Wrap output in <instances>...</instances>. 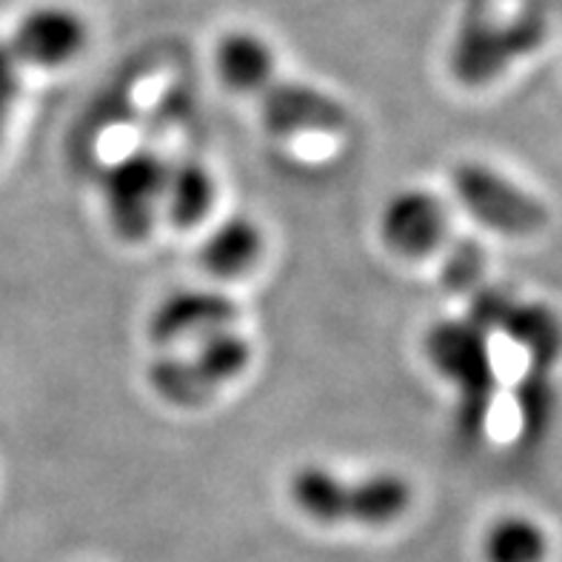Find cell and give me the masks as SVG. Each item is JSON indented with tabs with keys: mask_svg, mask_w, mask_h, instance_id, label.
I'll return each instance as SVG.
<instances>
[{
	"mask_svg": "<svg viewBox=\"0 0 562 562\" xmlns=\"http://www.w3.org/2000/svg\"><path fill=\"white\" fill-rule=\"evenodd\" d=\"M292 503L321 526L383 528L412 508L414 488L397 471L342 480L326 465H300L289 483Z\"/></svg>",
	"mask_w": 562,
	"mask_h": 562,
	"instance_id": "1",
	"label": "cell"
},
{
	"mask_svg": "<svg viewBox=\"0 0 562 562\" xmlns=\"http://www.w3.org/2000/svg\"><path fill=\"white\" fill-rule=\"evenodd\" d=\"M426 355L428 363L457 389L460 431L477 437L488 420L497 385L488 331L469 317L440 321L426 331Z\"/></svg>",
	"mask_w": 562,
	"mask_h": 562,
	"instance_id": "2",
	"label": "cell"
},
{
	"mask_svg": "<svg viewBox=\"0 0 562 562\" xmlns=\"http://www.w3.org/2000/svg\"><path fill=\"white\" fill-rule=\"evenodd\" d=\"M465 212L485 228L506 237L537 235L549 226V209L540 198L485 164H460L451 175Z\"/></svg>",
	"mask_w": 562,
	"mask_h": 562,
	"instance_id": "3",
	"label": "cell"
},
{
	"mask_svg": "<svg viewBox=\"0 0 562 562\" xmlns=\"http://www.w3.org/2000/svg\"><path fill=\"white\" fill-rule=\"evenodd\" d=\"M169 164L151 149H135L103 175V206L112 232L126 243H140L164 206Z\"/></svg>",
	"mask_w": 562,
	"mask_h": 562,
	"instance_id": "4",
	"label": "cell"
},
{
	"mask_svg": "<svg viewBox=\"0 0 562 562\" xmlns=\"http://www.w3.org/2000/svg\"><path fill=\"white\" fill-rule=\"evenodd\" d=\"M257 103L266 128L280 137L335 135L349 123V112L340 100L300 80L274 78L257 94Z\"/></svg>",
	"mask_w": 562,
	"mask_h": 562,
	"instance_id": "5",
	"label": "cell"
},
{
	"mask_svg": "<svg viewBox=\"0 0 562 562\" xmlns=\"http://www.w3.org/2000/svg\"><path fill=\"white\" fill-rule=\"evenodd\" d=\"M86 35L89 32L78 12L66 7H37L23 14L7 43L21 64L57 69L83 52Z\"/></svg>",
	"mask_w": 562,
	"mask_h": 562,
	"instance_id": "6",
	"label": "cell"
},
{
	"mask_svg": "<svg viewBox=\"0 0 562 562\" xmlns=\"http://www.w3.org/2000/svg\"><path fill=\"white\" fill-rule=\"evenodd\" d=\"M446 209L440 198L423 189L394 194L380 214V235L400 257L420 260L435 255L446 240Z\"/></svg>",
	"mask_w": 562,
	"mask_h": 562,
	"instance_id": "7",
	"label": "cell"
},
{
	"mask_svg": "<svg viewBox=\"0 0 562 562\" xmlns=\"http://www.w3.org/2000/svg\"><path fill=\"white\" fill-rule=\"evenodd\" d=\"M237 321V303L212 289H180L157 303L149 317L151 342L171 346L186 337H206Z\"/></svg>",
	"mask_w": 562,
	"mask_h": 562,
	"instance_id": "8",
	"label": "cell"
},
{
	"mask_svg": "<svg viewBox=\"0 0 562 562\" xmlns=\"http://www.w3.org/2000/svg\"><path fill=\"white\" fill-rule=\"evenodd\" d=\"M278 57L274 49L263 37L251 35V32H228L217 41L214 49V69L217 78L237 94H257L263 92L274 75Z\"/></svg>",
	"mask_w": 562,
	"mask_h": 562,
	"instance_id": "9",
	"label": "cell"
},
{
	"mask_svg": "<svg viewBox=\"0 0 562 562\" xmlns=\"http://www.w3.org/2000/svg\"><path fill=\"white\" fill-rule=\"evenodd\" d=\"M263 255V232L249 217H228L214 228L200 249V263L217 280L249 274Z\"/></svg>",
	"mask_w": 562,
	"mask_h": 562,
	"instance_id": "10",
	"label": "cell"
},
{
	"mask_svg": "<svg viewBox=\"0 0 562 562\" xmlns=\"http://www.w3.org/2000/svg\"><path fill=\"white\" fill-rule=\"evenodd\" d=\"M499 331H506L517 346L535 357L537 366H549L562 351V323L549 306L540 303H517L508 300L506 312L497 321Z\"/></svg>",
	"mask_w": 562,
	"mask_h": 562,
	"instance_id": "11",
	"label": "cell"
},
{
	"mask_svg": "<svg viewBox=\"0 0 562 562\" xmlns=\"http://www.w3.org/2000/svg\"><path fill=\"white\" fill-rule=\"evenodd\" d=\"M164 206L180 228H194L209 217L214 206V180L194 157H183L169 166Z\"/></svg>",
	"mask_w": 562,
	"mask_h": 562,
	"instance_id": "12",
	"label": "cell"
},
{
	"mask_svg": "<svg viewBox=\"0 0 562 562\" xmlns=\"http://www.w3.org/2000/svg\"><path fill=\"white\" fill-rule=\"evenodd\" d=\"M198 374L206 380L212 392H217L221 385L232 383L249 369L251 363V342L243 335H237L235 328H221L212 335L200 337L194 351L189 355Z\"/></svg>",
	"mask_w": 562,
	"mask_h": 562,
	"instance_id": "13",
	"label": "cell"
},
{
	"mask_svg": "<svg viewBox=\"0 0 562 562\" xmlns=\"http://www.w3.org/2000/svg\"><path fill=\"white\" fill-rule=\"evenodd\" d=\"M483 554L488 562H546L549 535L528 517H499L483 540Z\"/></svg>",
	"mask_w": 562,
	"mask_h": 562,
	"instance_id": "14",
	"label": "cell"
},
{
	"mask_svg": "<svg viewBox=\"0 0 562 562\" xmlns=\"http://www.w3.org/2000/svg\"><path fill=\"white\" fill-rule=\"evenodd\" d=\"M149 378L151 392L160 400L171 403V406L192 408L203 406L209 397H212V389L206 385V380L200 378L194 363L186 357H160L146 371Z\"/></svg>",
	"mask_w": 562,
	"mask_h": 562,
	"instance_id": "15",
	"label": "cell"
},
{
	"mask_svg": "<svg viewBox=\"0 0 562 562\" xmlns=\"http://www.w3.org/2000/svg\"><path fill=\"white\" fill-rule=\"evenodd\" d=\"M483 278V251L477 243L460 240L454 249H449L446 266H442V283L454 292H469Z\"/></svg>",
	"mask_w": 562,
	"mask_h": 562,
	"instance_id": "16",
	"label": "cell"
},
{
	"mask_svg": "<svg viewBox=\"0 0 562 562\" xmlns=\"http://www.w3.org/2000/svg\"><path fill=\"white\" fill-rule=\"evenodd\" d=\"M18 64H21V60L14 57L12 49H9V43L0 41V143H3V132H7L14 98H18V86H21Z\"/></svg>",
	"mask_w": 562,
	"mask_h": 562,
	"instance_id": "17",
	"label": "cell"
}]
</instances>
